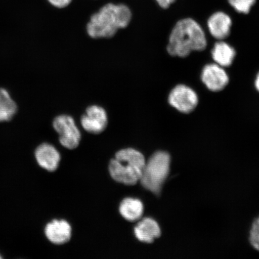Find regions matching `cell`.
I'll return each instance as SVG.
<instances>
[{
	"instance_id": "obj_1",
	"label": "cell",
	"mask_w": 259,
	"mask_h": 259,
	"mask_svg": "<svg viewBox=\"0 0 259 259\" xmlns=\"http://www.w3.org/2000/svg\"><path fill=\"white\" fill-rule=\"evenodd\" d=\"M132 13L127 6L108 3L94 14L87 25V34L92 38H110L120 29L127 28Z\"/></svg>"
},
{
	"instance_id": "obj_2",
	"label": "cell",
	"mask_w": 259,
	"mask_h": 259,
	"mask_svg": "<svg viewBox=\"0 0 259 259\" xmlns=\"http://www.w3.org/2000/svg\"><path fill=\"white\" fill-rule=\"evenodd\" d=\"M207 46L205 32L192 18L181 19L170 32L167 53L172 57H186L193 51H202Z\"/></svg>"
},
{
	"instance_id": "obj_3",
	"label": "cell",
	"mask_w": 259,
	"mask_h": 259,
	"mask_svg": "<svg viewBox=\"0 0 259 259\" xmlns=\"http://www.w3.org/2000/svg\"><path fill=\"white\" fill-rule=\"evenodd\" d=\"M146 161L142 154L135 149L120 150L109 164V172L113 180L127 186H134L140 180Z\"/></svg>"
},
{
	"instance_id": "obj_4",
	"label": "cell",
	"mask_w": 259,
	"mask_h": 259,
	"mask_svg": "<svg viewBox=\"0 0 259 259\" xmlns=\"http://www.w3.org/2000/svg\"><path fill=\"white\" fill-rule=\"evenodd\" d=\"M170 157L169 154L158 151L146 162L140 182L145 189L155 194L160 193L170 169Z\"/></svg>"
},
{
	"instance_id": "obj_5",
	"label": "cell",
	"mask_w": 259,
	"mask_h": 259,
	"mask_svg": "<svg viewBox=\"0 0 259 259\" xmlns=\"http://www.w3.org/2000/svg\"><path fill=\"white\" fill-rule=\"evenodd\" d=\"M53 127L58 135L61 145L65 148L73 150L79 144L81 134L72 116L61 115L55 118Z\"/></svg>"
},
{
	"instance_id": "obj_6",
	"label": "cell",
	"mask_w": 259,
	"mask_h": 259,
	"mask_svg": "<svg viewBox=\"0 0 259 259\" xmlns=\"http://www.w3.org/2000/svg\"><path fill=\"white\" fill-rule=\"evenodd\" d=\"M168 102L177 111L189 113L198 105L199 97L195 91L191 87L184 84H179L170 91L168 96Z\"/></svg>"
},
{
	"instance_id": "obj_7",
	"label": "cell",
	"mask_w": 259,
	"mask_h": 259,
	"mask_svg": "<svg viewBox=\"0 0 259 259\" xmlns=\"http://www.w3.org/2000/svg\"><path fill=\"white\" fill-rule=\"evenodd\" d=\"M80 123L85 131L90 134H101L108 124V114L103 107L92 105L87 108L85 113L81 116Z\"/></svg>"
},
{
	"instance_id": "obj_8",
	"label": "cell",
	"mask_w": 259,
	"mask_h": 259,
	"mask_svg": "<svg viewBox=\"0 0 259 259\" xmlns=\"http://www.w3.org/2000/svg\"><path fill=\"white\" fill-rule=\"evenodd\" d=\"M201 79L206 88L213 92H221L229 82L225 68L215 63L206 64L203 68Z\"/></svg>"
},
{
	"instance_id": "obj_9",
	"label": "cell",
	"mask_w": 259,
	"mask_h": 259,
	"mask_svg": "<svg viewBox=\"0 0 259 259\" xmlns=\"http://www.w3.org/2000/svg\"><path fill=\"white\" fill-rule=\"evenodd\" d=\"M207 25L213 37L223 40L231 34L232 20L231 16L225 12L218 11L209 16Z\"/></svg>"
},
{
	"instance_id": "obj_10",
	"label": "cell",
	"mask_w": 259,
	"mask_h": 259,
	"mask_svg": "<svg viewBox=\"0 0 259 259\" xmlns=\"http://www.w3.org/2000/svg\"><path fill=\"white\" fill-rule=\"evenodd\" d=\"M48 240L56 245L66 244L72 236V228L65 220H53L49 223L45 229Z\"/></svg>"
},
{
	"instance_id": "obj_11",
	"label": "cell",
	"mask_w": 259,
	"mask_h": 259,
	"mask_svg": "<svg viewBox=\"0 0 259 259\" xmlns=\"http://www.w3.org/2000/svg\"><path fill=\"white\" fill-rule=\"evenodd\" d=\"M35 157L40 166L50 171L57 169L61 158L56 149L49 144L38 146L35 151Z\"/></svg>"
},
{
	"instance_id": "obj_12",
	"label": "cell",
	"mask_w": 259,
	"mask_h": 259,
	"mask_svg": "<svg viewBox=\"0 0 259 259\" xmlns=\"http://www.w3.org/2000/svg\"><path fill=\"white\" fill-rule=\"evenodd\" d=\"M136 237L139 241L152 243L155 239L159 238L161 230L158 223L153 219L145 218L139 222L135 228Z\"/></svg>"
},
{
	"instance_id": "obj_13",
	"label": "cell",
	"mask_w": 259,
	"mask_h": 259,
	"mask_svg": "<svg viewBox=\"0 0 259 259\" xmlns=\"http://www.w3.org/2000/svg\"><path fill=\"white\" fill-rule=\"evenodd\" d=\"M214 63L223 67L231 66L236 56V51L231 45L223 40H219L211 52Z\"/></svg>"
},
{
	"instance_id": "obj_14",
	"label": "cell",
	"mask_w": 259,
	"mask_h": 259,
	"mask_svg": "<svg viewBox=\"0 0 259 259\" xmlns=\"http://www.w3.org/2000/svg\"><path fill=\"white\" fill-rule=\"evenodd\" d=\"M18 112V105L8 90L0 88V122L11 121Z\"/></svg>"
},
{
	"instance_id": "obj_15",
	"label": "cell",
	"mask_w": 259,
	"mask_h": 259,
	"mask_svg": "<svg viewBox=\"0 0 259 259\" xmlns=\"http://www.w3.org/2000/svg\"><path fill=\"white\" fill-rule=\"evenodd\" d=\"M144 205L140 200L126 198L119 206V212L122 218L128 222H135L141 219L144 213Z\"/></svg>"
},
{
	"instance_id": "obj_16",
	"label": "cell",
	"mask_w": 259,
	"mask_h": 259,
	"mask_svg": "<svg viewBox=\"0 0 259 259\" xmlns=\"http://www.w3.org/2000/svg\"><path fill=\"white\" fill-rule=\"evenodd\" d=\"M229 4L239 14H248L256 0H228Z\"/></svg>"
},
{
	"instance_id": "obj_17",
	"label": "cell",
	"mask_w": 259,
	"mask_h": 259,
	"mask_svg": "<svg viewBox=\"0 0 259 259\" xmlns=\"http://www.w3.org/2000/svg\"><path fill=\"white\" fill-rule=\"evenodd\" d=\"M250 241L253 247L259 251V218L252 225L250 233Z\"/></svg>"
},
{
	"instance_id": "obj_18",
	"label": "cell",
	"mask_w": 259,
	"mask_h": 259,
	"mask_svg": "<svg viewBox=\"0 0 259 259\" xmlns=\"http://www.w3.org/2000/svg\"><path fill=\"white\" fill-rule=\"evenodd\" d=\"M48 1L55 8L64 9L70 5L72 0H48Z\"/></svg>"
},
{
	"instance_id": "obj_19",
	"label": "cell",
	"mask_w": 259,
	"mask_h": 259,
	"mask_svg": "<svg viewBox=\"0 0 259 259\" xmlns=\"http://www.w3.org/2000/svg\"><path fill=\"white\" fill-rule=\"evenodd\" d=\"M177 0H155L158 6L162 9H166L173 5Z\"/></svg>"
},
{
	"instance_id": "obj_20",
	"label": "cell",
	"mask_w": 259,
	"mask_h": 259,
	"mask_svg": "<svg viewBox=\"0 0 259 259\" xmlns=\"http://www.w3.org/2000/svg\"><path fill=\"white\" fill-rule=\"evenodd\" d=\"M254 85L255 89H256L259 92V72L257 74L256 77H255Z\"/></svg>"
},
{
	"instance_id": "obj_21",
	"label": "cell",
	"mask_w": 259,
	"mask_h": 259,
	"mask_svg": "<svg viewBox=\"0 0 259 259\" xmlns=\"http://www.w3.org/2000/svg\"><path fill=\"white\" fill-rule=\"evenodd\" d=\"M2 258V255H0V259Z\"/></svg>"
}]
</instances>
